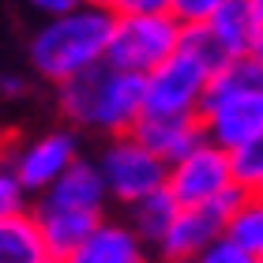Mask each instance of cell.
<instances>
[{
	"instance_id": "cell-2",
	"label": "cell",
	"mask_w": 263,
	"mask_h": 263,
	"mask_svg": "<svg viewBox=\"0 0 263 263\" xmlns=\"http://www.w3.org/2000/svg\"><path fill=\"white\" fill-rule=\"evenodd\" d=\"M113 30L109 4H76L57 19H45L30 34V68L53 87L76 79L79 71L105 61V45Z\"/></svg>"
},
{
	"instance_id": "cell-23",
	"label": "cell",
	"mask_w": 263,
	"mask_h": 263,
	"mask_svg": "<svg viewBox=\"0 0 263 263\" xmlns=\"http://www.w3.org/2000/svg\"><path fill=\"white\" fill-rule=\"evenodd\" d=\"M188 263H256V259H252V256H245L241 248H233V245L222 237V241H214L207 252H199L196 259H188Z\"/></svg>"
},
{
	"instance_id": "cell-19",
	"label": "cell",
	"mask_w": 263,
	"mask_h": 263,
	"mask_svg": "<svg viewBox=\"0 0 263 263\" xmlns=\"http://www.w3.org/2000/svg\"><path fill=\"white\" fill-rule=\"evenodd\" d=\"M207 94H263V61H256V57H233L207 83Z\"/></svg>"
},
{
	"instance_id": "cell-22",
	"label": "cell",
	"mask_w": 263,
	"mask_h": 263,
	"mask_svg": "<svg viewBox=\"0 0 263 263\" xmlns=\"http://www.w3.org/2000/svg\"><path fill=\"white\" fill-rule=\"evenodd\" d=\"M214 11V0H170V15L177 27H203Z\"/></svg>"
},
{
	"instance_id": "cell-9",
	"label": "cell",
	"mask_w": 263,
	"mask_h": 263,
	"mask_svg": "<svg viewBox=\"0 0 263 263\" xmlns=\"http://www.w3.org/2000/svg\"><path fill=\"white\" fill-rule=\"evenodd\" d=\"M248 192L241 184L226 196L218 207H203V211H177V218L170 222L165 237L158 241V252L165 263H188L196 259L199 252H207L214 241H222V230H226V218L233 214V207L241 203Z\"/></svg>"
},
{
	"instance_id": "cell-12",
	"label": "cell",
	"mask_w": 263,
	"mask_h": 263,
	"mask_svg": "<svg viewBox=\"0 0 263 263\" xmlns=\"http://www.w3.org/2000/svg\"><path fill=\"white\" fill-rule=\"evenodd\" d=\"M34 214V226H38L42 233V245L45 252H49L53 263H64L76 248L90 237V230L98 226L102 218H94V214H79V211H61V207H49V203L38 199V207L30 211Z\"/></svg>"
},
{
	"instance_id": "cell-27",
	"label": "cell",
	"mask_w": 263,
	"mask_h": 263,
	"mask_svg": "<svg viewBox=\"0 0 263 263\" xmlns=\"http://www.w3.org/2000/svg\"><path fill=\"white\" fill-rule=\"evenodd\" d=\"M256 263H263V256H259V259H256Z\"/></svg>"
},
{
	"instance_id": "cell-6",
	"label": "cell",
	"mask_w": 263,
	"mask_h": 263,
	"mask_svg": "<svg viewBox=\"0 0 263 263\" xmlns=\"http://www.w3.org/2000/svg\"><path fill=\"white\" fill-rule=\"evenodd\" d=\"M79 136L71 128H49L42 136H34L27 143H19L15 151L0 154V162L8 165V173L19 181L23 192L45 196L49 188L68 173L71 162H79Z\"/></svg>"
},
{
	"instance_id": "cell-13",
	"label": "cell",
	"mask_w": 263,
	"mask_h": 263,
	"mask_svg": "<svg viewBox=\"0 0 263 263\" xmlns=\"http://www.w3.org/2000/svg\"><path fill=\"white\" fill-rule=\"evenodd\" d=\"M132 139L139 147H147L162 165H173L181 162L188 151H196L203 143V132H199V117L192 121H158V117H139V124L132 128Z\"/></svg>"
},
{
	"instance_id": "cell-18",
	"label": "cell",
	"mask_w": 263,
	"mask_h": 263,
	"mask_svg": "<svg viewBox=\"0 0 263 263\" xmlns=\"http://www.w3.org/2000/svg\"><path fill=\"white\" fill-rule=\"evenodd\" d=\"M177 53H184L188 61H196V64L207 71L211 79H214L226 64L233 61V57L222 49V42L207 30V23H203V27H181V38H177Z\"/></svg>"
},
{
	"instance_id": "cell-24",
	"label": "cell",
	"mask_w": 263,
	"mask_h": 263,
	"mask_svg": "<svg viewBox=\"0 0 263 263\" xmlns=\"http://www.w3.org/2000/svg\"><path fill=\"white\" fill-rule=\"evenodd\" d=\"M252 15H256V38H252V49H248V57L263 61V0H252Z\"/></svg>"
},
{
	"instance_id": "cell-10",
	"label": "cell",
	"mask_w": 263,
	"mask_h": 263,
	"mask_svg": "<svg viewBox=\"0 0 263 263\" xmlns=\"http://www.w3.org/2000/svg\"><path fill=\"white\" fill-rule=\"evenodd\" d=\"M42 203H49V207H61V211H79V214H94V218H105V184L98 177V165L79 158L68 165V173L57 181L45 196H38Z\"/></svg>"
},
{
	"instance_id": "cell-5",
	"label": "cell",
	"mask_w": 263,
	"mask_h": 263,
	"mask_svg": "<svg viewBox=\"0 0 263 263\" xmlns=\"http://www.w3.org/2000/svg\"><path fill=\"white\" fill-rule=\"evenodd\" d=\"M211 76L184 53H173L162 68L143 76V117L158 121H192L199 117L203 94H207Z\"/></svg>"
},
{
	"instance_id": "cell-3",
	"label": "cell",
	"mask_w": 263,
	"mask_h": 263,
	"mask_svg": "<svg viewBox=\"0 0 263 263\" xmlns=\"http://www.w3.org/2000/svg\"><path fill=\"white\" fill-rule=\"evenodd\" d=\"M113 8V30L105 45V64L124 76H151L177 53L181 27L170 15V0H121Z\"/></svg>"
},
{
	"instance_id": "cell-16",
	"label": "cell",
	"mask_w": 263,
	"mask_h": 263,
	"mask_svg": "<svg viewBox=\"0 0 263 263\" xmlns=\"http://www.w3.org/2000/svg\"><path fill=\"white\" fill-rule=\"evenodd\" d=\"M222 237H226L233 248H241L245 256L259 259V256H263V196H252V192H248L241 203H237L233 214L226 218Z\"/></svg>"
},
{
	"instance_id": "cell-26",
	"label": "cell",
	"mask_w": 263,
	"mask_h": 263,
	"mask_svg": "<svg viewBox=\"0 0 263 263\" xmlns=\"http://www.w3.org/2000/svg\"><path fill=\"white\" fill-rule=\"evenodd\" d=\"M0 90H4L8 98H19V94H27V83L19 76H8V79H0Z\"/></svg>"
},
{
	"instance_id": "cell-14",
	"label": "cell",
	"mask_w": 263,
	"mask_h": 263,
	"mask_svg": "<svg viewBox=\"0 0 263 263\" xmlns=\"http://www.w3.org/2000/svg\"><path fill=\"white\" fill-rule=\"evenodd\" d=\"M207 30L222 42L230 57H248L256 38V15L252 0H214V11L207 19Z\"/></svg>"
},
{
	"instance_id": "cell-21",
	"label": "cell",
	"mask_w": 263,
	"mask_h": 263,
	"mask_svg": "<svg viewBox=\"0 0 263 263\" xmlns=\"http://www.w3.org/2000/svg\"><path fill=\"white\" fill-rule=\"evenodd\" d=\"M27 211V192L19 188V181L8 173V165L0 162V222L11 218V214H23Z\"/></svg>"
},
{
	"instance_id": "cell-7",
	"label": "cell",
	"mask_w": 263,
	"mask_h": 263,
	"mask_svg": "<svg viewBox=\"0 0 263 263\" xmlns=\"http://www.w3.org/2000/svg\"><path fill=\"white\" fill-rule=\"evenodd\" d=\"M94 165H98V177L105 184V196L124 203V207H136L139 199L165 188V165L132 136L109 139Z\"/></svg>"
},
{
	"instance_id": "cell-15",
	"label": "cell",
	"mask_w": 263,
	"mask_h": 263,
	"mask_svg": "<svg viewBox=\"0 0 263 263\" xmlns=\"http://www.w3.org/2000/svg\"><path fill=\"white\" fill-rule=\"evenodd\" d=\"M0 263H53L34 226L30 207L0 222Z\"/></svg>"
},
{
	"instance_id": "cell-4",
	"label": "cell",
	"mask_w": 263,
	"mask_h": 263,
	"mask_svg": "<svg viewBox=\"0 0 263 263\" xmlns=\"http://www.w3.org/2000/svg\"><path fill=\"white\" fill-rule=\"evenodd\" d=\"M237 188L230 154L203 139L196 151H188L181 162L165 165V196L177 203V211H203L218 207Z\"/></svg>"
},
{
	"instance_id": "cell-17",
	"label": "cell",
	"mask_w": 263,
	"mask_h": 263,
	"mask_svg": "<svg viewBox=\"0 0 263 263\" xmlns=\"http://www.w3.org/2000/svg\"><path fill=\"white\" fill-rule=\"evenodd\" d=\"M128 214H132L128 230L136 233L147 248H158V241L165 237V230H170V222L177 218V203L165 196V188H162V192L139 199L136 207H128Z\"/></svg>"
},
{
	"instance_id": "cell-25",
	"label": "cell",
	"mask_w": 263,
	"mask_h": 263,
	"mask_svg": "<svg viewBox=\"0 0 263 263\" xmlns=\"http://www.w3.org/2000/svg\"><path fill=\"white\" fill-rule=\"evenodd\" d=\"M71 8H76V0H38V11H45L49 19L64 15V11H71Z\"/></svg>"
},
{
	"instance_id": "cell-11",
	"label": "cell",
	"mask_w": 263,
	"mask_h": 263,
	"mask_svg": "<svg viewBox=\"0 0 263 263\" xmlns=\"http://www.w3.org/2000/svg\"><path fill=\"white\" fill-rule=\"evenodd\" d=\"M64 263H151L147 245L128 230V222L102 218Z\"/></svg>"
},
{
	"instance_id": "cell-8",
	"label": "cell",
	"mask_w": 263,
	"mask_h": 263,
	"mask_svg": "<svg viewBox=\"0 0 263 263\" xmlns=\"http://www.w3.org/2000/svg\"><path fill=\"white\" fill-rule=\"evenodd\" d=\"M199 132L226 154L241 151L263 136V94H207L199 105Z\"/></svg>"
},
{
	"instance_id": "cell-1",
	"label": "cell",
	"mask_w": 263,
	"mask_h": 263,
	"mask_svg": "<svg viewBox=\"0 0 263 263\" xmlns=\"http://www.w3.org/2000/svg\"><path fill=\"white\" fill-rule=\"evenodd\" d=\"M57 102L71 132H98L105 139L132 136L143 117V79L109 64H94L57 87Z\"/></svg>"
},
{
	"instance_id": "cell-20",
	"label": "cell",
	"mask_w": 263,
	"mask_h": 263,
	"mask_svg": "<svg viewBox=\"0 0 263 263\" xmlns=\"http://www.w3.org/2000/svg\"><path fill=\"white\" fill-rule=\"evenodd\" d=\"M233 165V181L252 196H263V136H256L252 143H245L241 151L230 154Z\"/></svg>"
}]
</instances>
